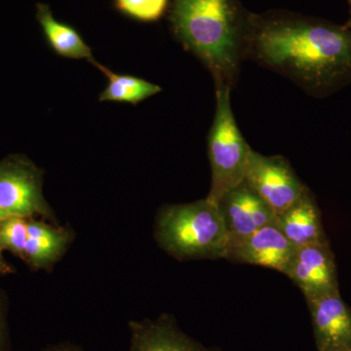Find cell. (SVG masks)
Segmentation results:
<instances>
[{"label":"cell","mask_w":351,"mask_h":351,"mask_svg":"<svg viewBox=\"0 0 351 351\" xmlns=\"http://www.w3.org/2000/svg\"><path fill=\"white\" fill-rule=\"evenodd\" d=\"M73 237V233L68 228L27 219L24 261L34 269H49L64 255Z\"/></svg>","instance_id":"obj_12"},{"label":"cell","mask_w":351,"mask_h":351,"mask_svg":"<svg viewBox=\"0 0 351 351\" xmlns=\"http://www.w3.org/2000/svg\"><path fill=\"white\" fill-rule=\"evenodd\" d=\"M230 90L228 86L217 88L216 113L208 141L212 181L207 198L215 203L244 182L253 151L235 121Z\"/></svg>","instance_id":"obj_4"},{"label":"cell","mask_w":351,"mask_h":351,"mask_svg":"<svg viewBox=\"0 0 351 351\" xmlns=\"http://www.w3.org/2000/svg\"><path fill=\"white\" fill-rule=\"evenodd\" d=\"M217 204L223 216L230 244L277 223L276 214L245 182L226 193Z\"/></svg>","instance_id":"obj_7"},{"label":"cell","mask_w":351,"mask_h":351,"mask_svg":"<svg viewBox=\"0 0 351 351\" xmlns=\"http://www.w3.org/2000/svg\"><path fill=\"white\" fill-rule=\"evenodd\" d=\"M45 351H82L80 348H76L75 346L71 345H59L53 346V348H48Z\"/></svg>","instance_id":"obj_20"},{"label":"cell","mask_w":351,"mask_h":351,"mask_svg":"<svg viewBox=\"0 0 351 351\" xmlns=\"http://www.w3.org/2000/svg\"><path fill=\"white\" fill-rule=\"evenodd\" d=\"M7 315H8V298L5 292L0 289V351H10Z\"/></svg>","instance_id":"obj_18"},{"label":"cell","mask_w":351,"mask_h":351,"mask_svg":"<svg viewBox=\"0 0 351 351\" xmlns=\"http://www.w3.org/2000/svg\"><path fill=\"white\" fill-rule=\"evenodd\" d=\"M15 271L12 265L4 258L3 250L0 248V276H8V274H13Z\"/></svg>","instance_id":"obj_19"},{"label":"cell","mask_w":351,"mask_h":351,"mask_svg":"<svg viewBox=\"0 0 351 351\" xmlns=\"http://www.w3.org/2000/svg\"><path fill=\"white\" fill-rule=\"evenodd\" d=\"M245 55L316 91L351 75V27L306 20H282L255 27Z\"/></svg>","instance_id":"obj_1"},{"label":"cell","mask_w":351,"mask_h":351,"mask_svg":"<svg viewBox=\"0 0 351 351\" xmlns=\"http://www.w3.org/2000/svg\"><path fill=\"white\" fill-rule=\"evenodd\" d=\"M285 276L306 298L338 291L336 267L326 242L295 248Z\"/></svg>","instance_id":"obj_9"},{"label":"cell","mask_w":351,"mask_h":351,"mask_svg":"<svg viewBox=\"0 0 351 351\" xmlns=\"http://www.w3.org/2000/svg\"><path fill=\"white\" fill-rule=\"evenodd\" d=\"M108 80V87L101 94L100 101H120V103L135 104L149 98L161 91V88L151 82L131 75H121L112 73L110 69L92 61Z\"/></svg>","instance_id":"obj_15"},{"label":"cell","mask_w":351,"mask_h":351,"mask_svg":"<svg viewBox=\"0 0 351 351\" xmlns=\"http://www.w3.org/2000/svg\"><path fill=\"white\" fill-rule=\"evenodd\" d=\"M306 299L318 350L335 346L351 348V311L338 291Z\"/></svg>","instance_id":"obj_10"},{"label":"cell","mask_w":351,"mask_h":351,"mask_svg":"<svg viewBox=\"0 0 351 351\" xmlns=\"http://www.w3.org/2000/svg\"><path fill=\"white\" fill-rule=\"evenodd\" d=\"M173 23L182 43L209 69L216 88H232L245 55L232 0H175Z\"/></svg>","instance_id":"obj_2"},{"label":"cell","mask_w":351,"mask_h":351,"mask_svg":"<svg viewBox=\"0 0 351 351\" xmlns=\"http://www.w3.org/2000/svg\"><path fill=\"white\" fill-rule=\"evenodd\" d=\"M244 182L255 191L276 216L307 193L284 157L265 156L252 151Z\"/></svg>","instance_id":"obj_6"},{"label":"cell","mask_w":351,"mask_h":351,"mask_svg":"<svg viewBox=\"0 0 351 351\" xmlns=\"http://www.w3.org/2000/svg\"><path fill=\"white\" fill-rule=\"evenodd\" d=\"M276 223L295 249L325 243L319 213L308 193L277 217Z\"/></svg>","instance_id":"obj_13"},{"label":"cell","mask_w":351,"mask_h":351,"mask_svg":"<svg viewBox=\"0 0 351 351\" xmlns=\"http://www.w3.org/2000/svg\"><path fill=\"white\" fill-rule=\"evenodd\" d=\"M117 5L136 19L156 21L165 10L167 0H117Z\"/></svg>","instance_id":"obj_17"},{"label":"cell","mask_w":351,"mask_h":351,"mask_svg":"<svg viewBox=\"0 0 351 351\" xmlns=\"http://www.w3.org/2000/svg\"><path fill=\"white\" fill-rule=\"evenodd\" d=\"M38 18L50 45L58 54L71 59L93 61L91 49L80 34L73 27L58 22L47 6H38Z\"/></svg>","instance_id":"obj_14"},{"label":"cell","mask_w":351,"mask_h":351,"mask_svg":"<svg viewBox=\"0 0 351 351\" xmlns=\"http://www.w3.org/2000/svg\"><path fill=\"white\" fill-rule=\"evenodd\" d=\"M129 351H221L205 348L184 334L172 316L162 314L158 319L132 321Z\"/></svg>","instance_id":"obj_11"},{"label":"cell","mask_w":351,"mask_h":351,"mask_svg":"<svg viewBox=\"0 0 351 351\" xmlns=\"http://www.w3.org/2000/svg\"><path fill=\"white\" fill-rule=\"evenodd\" d=\"M156 237L178 260L226 258L230 237L217 203L205 199L168 205L157 216Z\"/></svg>","instance_id":"obj_3"},{"label":"cell","mask_w":351,"mask_h":351,"mask_svg":"<svg viewBox=\"0 0 351 351\" xmlns=\"http://www.w3.org/2000/svg\"><path fill=\"white\" fill-rule=\"evenodd\" d=\"M322 351H351V348H348V346H335V348H326V350Z\"/></svg>","instance_id":"obj_21"},{"label":"cell","mask_w":351,"mask_h":351,"mask_svg":"<svg viewBox=\"0 0 351 351\" xmlns=\"http://www.w3.org/2000/svg\"><path fill=\"white\" fill-rule=\"evenodd\" d=\"M27 240V219L9 217L0 221V248L24 261Z\"/></svg>","instance_id":"obj_16"},{"label":"cell","mask_w":351,"mask_h":351,"mask_svg":"<svg viewBox=\"0 0 351 351\" xmlns=\"http://www.w3.org/2000/svg\"><path fill=\"white\" fill-rule=\"evenodd\" d=\"M294 252L295 247L276 223L230 243L226 258L232 262L260 265L286 274Z\"/></svg>","instance_id":"obj_8"},{"label":"cell","mask_w":351,"mask_h":351,"mask_svg":"<svg viewBox=\"0 0 351 351\" xmlns=\"http://www.w3.org/2000/svg\"><path fill=\"white\" fill-rule=\"evenodd\" d=\"M7 218H9L8 215H7L5 212L2 211V210L0 209V221H3V219H5Z\"/></svg>","instance_id":"obj_22"},{"label":"cell","mask_w":351,"mask_h":351,"mask_svg":"<svg viewBox=\"0 0 351 351\" xmlns=\"http://www.w3.org/2000/svg\"><path fill=\"white\" fill-rule=\"evenodd\" d=\"M0 209L9 217L40 216L56 223L43 196L41 173L24 157L11 156L0 161Z\"/></svg>","instance_id":"obj_5"},{"label":"cell","mask_w":351,"mask_h":351,"mask_svg":"<svg viewBox=\"0 0 351 351\" xmlns=\"http://www.w3.org/2000/svg\"><path fill=\"white\" fill-rule=\"evenodd\" d=\"M350 7H351V0H350ZM350 13H351V10H350ZM346 25H348V27H351V19H350V22H348V24Z\"/></svg>","instance_id":"obj_23"}]
</instances>
